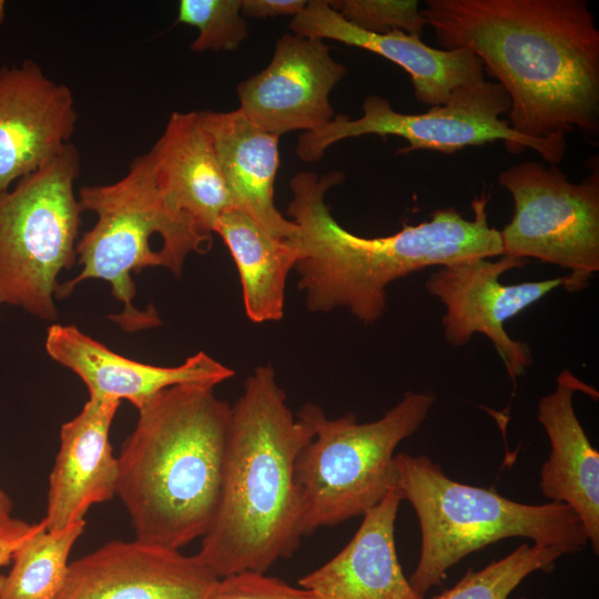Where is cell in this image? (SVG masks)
<instances>
[{"mask_svg":"<svg viewBox=\"0 0 599 599\" xmlns=\"http://www.w3.org/2000/svg\"><path fill=\"white\" fill-rule=\"evenodd\" d=\"M444 50L466 48L510 100L509 125L535 140L599 130V30L583 0H428Z\"/></svg>","mask_w":599,"mask_h":599,"instance_id":"cell-1","label":"cell"},{"mask_svg":"<svg viewBox=\"0 0 599 599\" xmlns=\"http://www.w3.org/2000/svg\"><path fill=\"white\" fill-rule=\"evenodd\" d=\"M344 179L338 171L323 175L303 171L290 182L293 197L286 212L297 226L294 268L312 312L344 307L369 324L383 316L386 288L394 281L430 266L504 255L500 232L489 225L484 195L471 202L470 220L455 207H445L435 210L429 221L405 225L392 235L351 233L325 203L327 191Z\"/></svg>","mask_w":599,"mask_h":599,"instance_id":"cell-2","label":"cell"},{"mask_svg":"<svg viewBox=\"0 0 599 599\" xmlns=\"http://www.w3.org/2000/svg\"><path fill=\"white\" fill-rule=\"evenodd\" d=\"M314 432L295 418L271 365L257 366L232 406L223 484L197 556L221 579L265 573L298 549L302 507L295 460Z\"/></svg>","mask_w":599,"mask_h":599,"instance_id":"cell-3","label":"cell"},{"mask_svg":"<svg viewBox=\"0 0 599 599\" xmlns=\"http://www.w3.org/2000/svg\"><path fill=\"white\" fill-rule=\"evenodd\" d=\"M118 457L116 494L135 540L179 550L209 530L220 501L232 406L214 386L180 384L138 408Z\"/></svg>","mask_w":599,"mask_h":599,"instance_id":"cell-4","label":"cell"},{"mask_svg":"<svg viewBox=\"0 0 599 599\" xmlns=\"http://www.w3.org/2000/svg\"><path fill=\"white\" fill-rule=\"evenodd\" d=\"M393 461L395 487L413 506L420 527L419 559L408 581L422 597L443 582L451 566L502 539L528 538L564 555L588 542L579 517L566 504H521L495 488L458 483L425 455L398 453Z\"/></svg>","mask_w":599,"mask_h":599,"instance_id":"cell-5","label":"cell"},{"mask_svg":"<svg viewBox=\"0 0 599 599\" xmlns=\"http://www.w3.org/2000/svg\"><path fill=\"white\" fill-rule=\"evenodd\" d=\"M78 200L82 211L97 214V222L75 246L81 272L60 284L57 300L68 297L81 282L102 280L123 304L122 312L111 316L120 327L132 333L161 325L154 307H134L136 290L132 274L163 266L179 276L189 254L206 252L212 236L167 209L148 153L135 156L126 174L116 182L80 187Z\"/></svg>","mask_w":599,"mask_h":599,"instance_id":"cell-6","label":"cell"},{"mask_svg":"<svg viewBox=\"0 0 599 599\" xmlns=\"http://www.w3.org/2000/svg\"><path fill=\"white\" fill-rule=\"evenodd\" d=\"M435 402L434 395L406 392L368 423L353 413L329 419L311 403L302 407L298 417L314 432L294 467L303 536L363 516L395 487V449L422 426Z\"/></svg>","mask_w":599,"mask_h":599,"instance_id":"cell-7","label":"cell"},{"mask_svg":"<svg viewBox=\"0 0 599 599\" xmlns=\"http://www.w3.org/2000/svg\"><path fill=\"white\" fill-rule=\"evenodd\" d=\"M80 155L71 142L0 193V305L58 318V276L77 257L82 207L74 192Z\"/></svg>","mask_w":599,"mask_h":599,"instance_id":"cell-8","label":"cell"},{"mask_svg":"<svg viewBox=\"0 0 599 599\" xmlns=\"http://www.w3.org/2000/svg\"><path fill=\"white\" fill-rule=\"evenodd\" d=\"M509 110L510 100L505 89L486 80L458 88L445 104L417 114L398 112L387 99L370 94L363 102L361 118L338 114L321 129L302 133L296 155L304 162H316L338 141L377 134L406 140L408 146L398 151L402 154L417 150L453 154L466 146L500 140L511 154L532 149L545 161L558 164L566 153V139L535 140L520 135L500 118Z\"/></svg>","mask_w":599,"mask_h":599,"instance_id":"cell-9","label":"cell"},{"mask_svg":"<svg viewBox=\"0 0 599 599\" xmlns=\"http://www.w3.org/2000/svg\"><path fill=\"white\" fill-rule=\"evenodd\" d=\"M514 201V215L500 232L504 255L557 265L569 271L564 288L587 287L599 271V172L573 183L557 165L535 161L499 174Z\"/></svg>","mask_w":599,"mask_h":599,"instance_id":"cell-10","label":"cell"},{"mask_svg":"<svg viewBox=\"0 0 599 599\" xmlns=\"http://www.w3.org/2000/svg\"><path fill=\"white\" fill-rule=\"evenodd\" d=\"M527 263L510 255L497 261L469 258L440 266L425 283L427 292L446 307L441 319L446 342L463 346L474 334L485 335L515 387L531 365L532 353L527 343L508 335L505 324L565 282V276L510 285L500 282L505 272Z\"/></svg>","mask_w":599,"mask_h":599,"instance_id":"cell-11","label":"cell"},{"mask_svg":"<svg viewBox=\"0 0 599 599\" xmlns=\"http://www.w3.org/2000/svg\"><path fill=\"white\" fill-rule=\"evenodd\" d=\"M346 73L324 40L285 33L266 68L237 84L238 110L277 136L315 131L334 118L329 94Z\"/></svg>","mask_w":599,"mask_h":599,"instance_id":"cell-12","label":"cell"},{"mask_svg":"<svg viewBox=\"0 0 599 599\" xmlns=\"http://www.w3.org/2000/svg\"><path fill=\"white\" fill-rule=\"evenodd\" d=\"M219 580L197 554L113 540L69 564L58 599H209Z\"/></svg>","mask_w":599,"mask_h":599,"instance_id":"cell-13","label":"cell"},{"mask_svg":"<svg viewBox=\"0 0 599 599\" xmlns=\"http://www.w3.org/2000/svg\"><path fill=\"white\" fill-rule=\"evenodd\" d=\"M77 122L71 89L37 62L0 67V193L57 156Z\"/></svg>","mask_w":599,"mask_h":599,"instance_id":"cell-14","label":"cell"},{"mask_svg":"<svg viewBox=\"0 0 599 599\" xmlns=\"http://www.w3.org/2000/svg\"><path fill=\"white\" fill-rule=\"evenodd\" d=\"M45 351L85 384L90 397L125 399L136 409L171 386H216L234 375L232 368L204 352L190 356L177 366H156L126 358L74 325H51L47 332Z\"/></svg>","mask_w":599,"mask_h":599,"instance_id":"cell-15","label":"cell"},{"mask_svg":"<svg viewBox=\"0 0 599 599\" xmlns=\"http://www.w3.org/2000/svg\"><path fill=\"white\" fill-rule=\"evenodd\" d=\"M288 27L294 34L335 40L394 62L409 74L416 100L426 105L445 104L454 90L485 81L484 64L470 50L436 49L420 37L400 31L366 32L345 20L326 0L308 1Z\"/></svg>","mask_w":599,"mask_h":599,"instance_id":"cell-16","label":"cell"},{"mask_svg":"<svg viewBox=\"0 0 599 599\" xmlns=\"http://www.w3.org/2000/svg\"><path fill=\"white\" fill-rule=\"evenodd\" d=\"M120 402L90 397L81 412L64 423L60 448L49 477L48 530L84 520L88 509L116 494L119 466L109 435Z\"/></svg>","mask_w":599,"mask_h":599,"instance_id":"cell-17","label":"cell"},{"mask_svg":"<svg viewBox=\"0 0 599 599\" xmlns=\"http://www.w3.org/2000/svg\"><path fill=\"white\" fill-rule=\"evenodd\" d=\"M146 153L167 209L212 236L221 215L233 205L199 111L173 112Z\"/></svg>","mask_w":599,"mask_h":599,"instance_id":"cell-18","label":"cell"},{"mask_svg":"<svg viewBox=\"0 0 599 599\" xmlns=\"http://www.w3.org/2000/svg\"><path fill=\"white\" fill-rule=\"evenodd\" d=\"M598 393L570 370L557 377L552 393L540 398L538 420L550 443L539 487L551 501L568 505L579 517L588 541L599 552V453L591 445L572 405L575 392Z\"/></svg>","mask_w":599,"mask_h":599,"instance_id":"cell-19","label":"cell"},{"mask_svg":"<svg viewBox=\"0 0 599 599\" xmlns=\"http://www.w3.org/2000/svg\"><path fill=\"white\" fill-rule=\"evenodd\" d=\"M403 500L397 487L363 515L349 542L329 561L297 580L321 599H425L406 578L395 546Z\"/></svg>","mask_w":599,"mask_h":599,"instance_id":"cell-20","label":"cell"},{"mask_svg":"<svg viewBox=\"0 0 599 599\" xmlns=\"http://www.w3.org/2000/svg\"><path fill=\"white\" fill-rule=\"evenodd\" d=\"M212 141L233 209L248 215L273 236L293 240L297 226L274 202L280 136L253 124L237 109L199 111Z\"/></svg>","mask_w":599,"mask_h":599,"instance_id":"cell-21","label":"cell"},{"mask_svg":"<svg viewBox=\"0 0 599 599\" xmlns=\"http://www.w3.org/2000/svg\"><path fill=\"white\" fill-rule=\"evenodd\" d=\"M214 233L234 260L246 316L254 323L281 319L286 278L298 257L295 240L273 236L237 209L221 215Z\"/></svg>","mask_w":599,"mask_h":599,"instance_id":"cell-22","label":"cell"},{"mask_svg":"<svg viewBox=\"0 0 599 599\" xmlns=\"http://www.w3.org/2000/svg\"><path fill=\"white\" fill-rule=\"evenodd\" d=\"M84 528L85 520L60 530L45 528L23 542L12 556L11 569L0 575V599H58L70 552Z\"/></svg>","mask_w":599,"mask_h":599,"instance_id":"cell-23","label":"cell"},{"mask_svg":"<svg viewBox=\"0 0 599 599\" xmlns=\"http://www.w3.org/2000/svg\"><path fill=\"white\" fill-rule=\"evenodd\" d=\"M562 555L554 547L522 544L478 571L469 568L454 587L433 599H510L524 579L536 571H552Z\"/></svg>","mask_w":599,"mask_h":599,"instance_id":"cell-24","label":"cell"},{"mask_svg":"<svg viewBox=\"0 0 599 599\" xmlns=\"http://www.w3.org/2000/svg\"><path fill=\"white\" fill-rule=\"evenodd\" d=\"M177 22L196 28L194 52L232 51L247 37L241 0H181Z\"/></svg>","mask_w":599,"mask_h":599,"instance_id":"cell-25","label":"cell"},{"mask_svg":"<svg viewBox=\"0 0 599 599\" xmlns=\"http://www.w3.org/2000/svg\"><path fill=\"white\" fill-rule=\"evenodd\" d=\"M328 4L354 27L370 33L400 31L420 37L426 27L415 0H336Z\"/></svg>","mask_w":599,"mask_h":599,"instance_id":"cell-26","label":"cell"},{"mask_svg":"<svg viewBox=\"0 0 599 599\" xmlns=\"http://www.w3.org/2000/svg\"><path fill=\"white\" fill-rule=\"evenodd\" d=\"M209 599H321L300 586L261 572H241L219 580Z\"/></svg>","mask_w":599,"mask_h":599,"instance_id":"cell-27","label":"cell"},{"mask_svg":"<svg viewBox=\"0 0 599 599\" xmlns=\"http://www.w3.org/2000/svg\"><path fill=\"white\" fill-rule=\"evenodd\" d=\"M47 528L44 520L30 524L10 517L0 522V567L11 562L14 551L32 536Z\"/></svg>","mask_w":599,"mask_h":599,"instance_id":"cell-28","label":"cell"},{"mask_svg":"<svg viewBox=\"0 0 599 599\" xmlns=\"http://www.w3.org/2000/svg\"><path fill=\"white\" fill-rule=\"evenodd\" d=\"M306 0H241V13L244 18L264 19L280 16L300 14L306 7Z\"/></svg>","mask_w":599,"mask_h":599,"instance_id":"cell-29","label":"cell"},{"mask_svg":"<svg viewBox=\"0 0 599 599\" xmlns=\"http://www.w3.org/2000/svg\"><path fill=\"white\" fill-rule=\"evenodd\" d=\"M13 504L9 496L0 488V522L11 517Z\"/></svg>","mask_w":599,"mask_h":599,"instance_id":"cell-30","label":"cell"},{"mask_svg":"<svg viewBox=\"0 0 599 599\" xmlns=\"http://www.w3.org/2000/svg\"><path fill=\"white\" fill-rule=\"evenodd\" d=\"M6 18V1L0 0V27Z\"/></svg>","mask_w":599,"mask_h":599,"instance_id":"cell-31","label":"cell"},{"mask_svg":"<svg viewBox=\"0 0 599 599\" xmlns=\"http://www.w3.org/2000/svg\"><path fill=\"white\" fill-rule=\"evenodd\" d=\"M519 599H528V598H525V597H520ZM540 599H544V598H540Z\"/></svg>","mask_w":599,"mask_h":599,"instance_id":"cell-32","label":"cell"}]
</instances>
